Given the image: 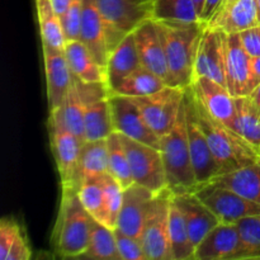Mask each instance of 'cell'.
<instances>
[{
	"instance_id": "cell-1",
	"label": "cell",
	"mask_w": 260,
	"mask_h": 260,
	"mask_svg": "<svg viewBox=\"0 0 260 260\" xmlns=\"http://www.w3.org/2000/svg\"><path fill=\"white\" fill-rule=\"evenodd\" d=\"M156 24L167 57L169 85L187 89L193 81L196 53L206 23L156 22Z\"/></svg>"
},
{
	"instance_id": "cell-2",
	"label": "cell",
	"mask_w": 260,
	"mask_h": 260,
	"mask_svg": "<svg viewBox=\"0 0 260 260\" xmlns=\"http://www.w3.org/2000/svg\"><path fill=\"white\" fill-rule=\"evenodd\" d=\"M61 201L52 233L55 253L61 258H78L85 254L93 220L84 208L78 188H61Z\"/></svg>"
},
{
	"instance_id": "cell-3",
	"label": "cell",
	"mask_w": 260,
	"mask_h": 260,
	"mask_svg": "<svg viewBox=\"0 0 260 260\" xmlns=\"http://www.w3.org/2000/svg\"><path fill=\"white\" fill-rule=\"evenodd\" d=\"M193 104H194L197 121L207 137L211 151L220 167L221 174L248 167L259 159L260 152L255 147L251 146L241 135L234 131L233 128L213 118L194 98V95H193Z\"/></svg>"
},
{
	"instance_id": "cell-4",
	"label": "cell",
	"mask_w": 260,
	"mask_h": 260,
	"mask_svg": "<svg viewBox=\"0 0 260 260\" xmlns=\"http://www.w3.org/2000/svg\"><path fill=\"white\" fill-rule=\"evenodd\" d=\"M160 151L167 173L168 188L174 194L193 192L197 188L198 183L193 170L188 144L184 101L173 128L160 140Z\"/></svg>"
},
{
	"instance_id": "cell-5",
	"label": "cell",
	"mask_w": 260,
	"mask_h": 260,
	"mask_svg": "<svg viewBox=\"0 0 260 260\" xmlns=\"http://www.w3.org/2000/svg\"><path fill=\"white\" fill-rule=\"evenodd\" d=\"M50 142L56 167L60 175L61 188H79L80 185V151L84 141L63 126L57 108L51 109L48 118Z\"/></svg>"
},
{
	"instance_id": "cell-6",
	"label": "cell",
	"mask_w": 260,
	"mask_h": 260,
	"mask_svg": "<svg viewBox=\"0 0 260 260\" xmlns=\"http://www.w3.org/2000/svg\"><path fill=\"white\" fill-rule=\"evenodd\" d=\"M172 197L173 192L167 188L155 194L150 205L141 236L147 260H173L169 236V210Z\"/></svg>"
},
{
	"instance_id": "cell-7",
	"label": "cell",
	"mask_w": 260,
	"mask_h": 260,
	"mask_svg": "<svg viewBox=\"0 0 260 260\" xmlns=\"http://www.w3.org/2000/svg\"><path fill=\"white\" fill-rule=\"evenodd\" d=\"M119 136L127 152L134 182L147 188L155 194L167 189V173L160 149L142 144L121 134Z\"/></svg>"
},
{
	"instance_id": "cell-8",
	"label": "cell",
	"mask_w": 260,
	"mask_h": 260,
	"mask_svg": "<svg viewBox=\"0 0 260 260\" xmlns=\"http://www.w3.org/2000/svg\"><path fill=\"white\" fill-rule=\"evenodd\" d=\"M193 192L215 213L220 222L238 223L243 218L260 213L258 203L216 182L197 185Z\"/></svg>"
},
{
	"instance_id": "cell-9",
	"label": "cell",
	"mask_w": 260,
	"mask_h": 260,
	"mask_svg": "<svg viewBox=\"0 0 260 260\" xmlns=\"http://www.w3.org/2000/svg\"><path fill=\"white\" fill-rule=\"evenodd\" d=\"M185 89L167 85L161 90L144 96H129L139 107L150 128L162 137L174 126L184 101Z\"/></svg>"
},
{
	"instance_id": "cell-10",
	"label": "cell",
	"mask_w": 260,
	"mask_h": 260,
	"mask_svg": "<svg viewBox=\"0 0 260 260\" xmlns=\"http://www.w3.org/2000/svg\"><path fill=\"white\" fill-rule=\"evenodd\" d=\"M255 260L236 223L220 222L196 246L193 260Z\"/></svg>"
},
{
	"instance_id": "cell-11",
	"label": "cell",
	"mask_w": 260,
	"mask_h": 260,
	"mask_svg": "<svg viewBox=\"0 0 260 260\" xmlns=\"http://www.w3.org/2000/svg\"><path fill=\"white\" fill-rule=\"evenodd\" d=\"M184 108L187 117V131L188 144H189L190 157H192L193 170H194L196 179L198 185L210 183L216 177L221 174L220 167L211 151L210 144L207 141L205 132L201 128L197 121L193 104V95L189 86L185 89L184 93Z\"/></svg>"
},
{
	"instance_id": "cell-12",
	"label": "cell",
	"mask_w": 260,
	"mask_h": 260,
	"mask_svg": "<svg viewBox=\"0 0 260 260\" xmlns=\"http://www.w3.org/2000/svg\"><path fill=\"white\" fill-rule=\"evenodd\" d=\"M109 104L112 109L114 132L134 139L142 144L160 149V140L140 112L139 107L129 96L119 94H109Z\"/></svg>"
},
{
	"instance_id": "cell-13",
	"label": "cell",
	"mask_w": 260,
	"mask_h": 260,
	"mask_svg": "<svg viewBox=\"0 0 260 260\" xmlns=\"http://www.w3.org/2000/svg\"><path fill=\"white\" fill-rule=\"evenodd\" d=\"M225 32L208 27L207 24L205 25L196 53L193 79L205 76L228 88L225 73Z\"/></svg>"
},
{
	"instance_id": "cell-14",
	"label": "cell",
	"mask_w": 260,
	"mask_h": 260,
	"mask_svg": "<svg viewBox=\"0 0 260 260\" xmlns=\"http://www.w3.org/2000/svg\"><path fill=\"white\" fill-rule=\"evenodd\" d=\"M194 98L217 121L236 131V104L226 86L212 79L194 78L189 86Z\"/></svg>"
},
{
	"instance_id": "cell-15",
	"label": "cell",
	"mask_w": 260,
	"mask_h": 260,
	"mask_svg": "<svg viewBox=\"0 0 260 260\" xmlns=\"http://www.w3.org/2000/svg\"><path fill=\"white\" fill-rule=\"evenodd\" d=\"M155 193L134 183L123 190V202L117 220V230L141 240L150 205Z\"/></svg>"
},
{
	"instance_id": "cell-16",
	"label": "cell",
	"mask_w": 260,
	"mask_h": 260,
	"mask_svg": "<svg viewBox=\"0 0 260 260\" xmlns=\"http://www.w3.org/2000/svg\"><path fill=\"white\" fill-rule=\"evenodd\" d=\"M250 61L251 57L241 45L239 33H226V85L234 98L250 95Z\"/></svg>"
},
{
	"instance_id": "cell-17",
	"label": "cell",
	"mask_w": 260,
	"mask_h": 260,
	"mask_svg": "<svg viewBox=\"0 0 260 260\" xmlns=\"http://www.w3.org/2000/svg\"><path fill=\"white\" fill-rule=\"evenodd\" d=\"M95 4L107 24L123 35L136 29L146 19L151 18L152 0L136 3L134 0H95Z\"/></svg>"
},
{
	"instance_id": "cell-18",
	"label": "cell",
	"mask_w": 260,
	"mask_h": 260,
	"mask_svg": "<svg viewBox=\"0 0 260 260\" xmlns=\"http://www.w3.org/2000/svg\"><path fill=\"white\" fill-rule=\"evenodd\" d=\"M42 53L43 62H45L48 107L51 111L62 106L69 89L73 84L74 75L69 66L65 51L42 45Z\"/></svg>"
},
{
	"instance_id": "cell-19",
	"label": "cell",
	"mask_w": 260,
	"mask_h": 260,
	"mask_svg": "<svg viewBox=\"0 0 260 260\" xmlns=\"http://www.w3.org/2000/svg\"><path fill=\"white\" fill-rule=\"evenodd\" d=\"M132 33L142 66L164 79L165 83L169 85L167 57L156 22L151 18L146 19L137 25Z\"/></svg>"
},
{
	"instance_id": "cell-20",
	"label": "cell",
	"mask_w": 260,
	"mask_h": 260,
	"mask_svg": "<svg viewBox=\"0 0 260 260\" xmlns=\"http://www.w3.org/2000/svg\"><path fill=\"white\" fill-rule=\"evenodd\" d=\"M109 25L102 17L95 0H83L80 41L88 47L93 57L106 68L109 57L107 32Z\"/></svg>"
},
{
	"instance_id": "cell-21",
	"label": "cell",
	"mask_w": 260,
	"mask_h": 260,
	"mask_svg": "<svg viewBox=\"0 0 260 260\" xmlns=\"http://www.w3.org/2000/svg\"><path fill=\"white\" fill-rule=\"evenodd\" d=\"M173 200L184 216L190 240L194 246L220 223L215 213L194 194V192L173 193Z\"/></svg>"
},
{
	"instance_id": "cell-22",
	"label": "cell",
	"mask_w": 260,
	"mask_h": 260,
	"mask_svg": "<svg viewBox=\"0 0 260 260\" xmlns=\"http://www.w3.org/2000/svg\"><path fill=\"white\" fill-rule=\"evenodd\" d=\"M258 9L254 0H236L218 9L206 24L228 35L241 33L259 24Z\"/></svg>"
},
{
	"instance_id": "cell-23",
	"label": "cell",
	"mask_w": 260,
	"mask_h": 260,
	"mask_svg": "<svg viewBox=\"0 0 260 260\" xmlns=\"http://www.w3.org/2000/svg\"><path fill=\"white\" fill-rule=\"evenodd\" d=\"M142 66L137 52L134 33H128L109 55L106 65L107 85L109 93L114 90L123 79Z\"/></svg>"
},
{
	"instance_id": "cell-24",
	"label": "cell",
	"mask_w": 260,
	"mask_h": 260,
	"mask_svg": "<svg viewBox=\"0 0 260 260\" xmlns=\"http://www.w3.org/2000/svg\"><path fill=\"white\" fill-rule=\"evenodd\" d=\"M63 51L74 78L85 83H107L106 68L93 57L80 40L66 41Z\"/></svg>"
},
{
	"instance_id": "cell-25",
	"label": "cell",
	"mask_w": 260,
	"mask_h": 260,
	"mask_svg": "<svg viewBox=\"0 0 260 260\" xmlns=\"http://www.w3.org/2000/svg\"><path fill=\"white\" fill-rule=\"evenodd\" d=\"M211 182L226 185L260 205V157L248 167L218 175Z\"/></svg>"
},
{
	"instance_id": "cell-26",
	"label": "cell",
	"mask_w": 260,
	"mask_h": 260,
	"mask_svg": "<svg viewBox=\"0 0 260 260\" xmlns=\"http://www.w3.org/2000/svg\"><path fill=\"white\" fill-rule=\"evenodd\" d=\"M113 132V119L108 96L86 104L84 117V141L108 139Z\"/></svg>"
},
{
	"instance_id": "cell-27",
	"label": "cell",
	"mask_w": 260,
	"mask_h": 260,
	"mask_svg": "<svg viewBox=\"0 0 260 260\" xmlns=\"http://www.w3.org/2000/svg\"><path fill=\"white\" fill-rule=\"evenodd\" d=\"M36 10L42 45L56 50H63L66 45V36L62 20L53 9L51 0H36Z\"/></svg>"
},
{
	"instance_id": "cell-28",
	"label": "cell",
	"mask_w": 260,
	"mask_h": 260,
	"mask_svg": "<svg viewBox=\"0 0 260 260\" xmlns=\"http://www.w3.org/2000/svg\"><path fill=\"white\" fill-rule=\"evenodd\" d=\"M169 236L173 260H192L196 246L190 240L185 218L172 197L169 210Z\"/></svg>"
},
{
	"instance_id": "cell-29",
	"label": "cell",
	"mask_w": 260,
	"mask_h": 260,
	"mask_svg": "<svg viewBox=\"0 0 260 260\" xmlns=\"http://www.w3.org/2000/svg\"><path fill=\"white\" fill-rule=\"evenodd\" d=\"M236 132L260 152V111L250 95L236 96Z\"/></svg>"
},
{
	"instance_id": "cell-30",
	"label": "cell",
	"mask_w": 260,
	"mask_h": 260,
	"mask_svg": "<svg viewBox=\"0 0 260 260\" xmlns=\"http://www.w3.org/2000/svg\"><path fill=\"white\" fill-rule=\"evenodd\" d=\"M80 183L88 178L101 177L108 173V145L107 139L84 141L80 151Z\"/></svg>"
},
{
	"instance_id": "cell-31",
	"label": "cell",
	"mask_w": 260,
	"mask_h": 260,
	"mask_svg": "<svg viewBox=\"0 0 260 260\" xmlns=\"http://www.w3.org/2000/svg\"><path fill=\"white\" fill-rule=\"evenodd\" d=\"M151 19L156 22H202L194 0H152Z\"/></svg>"
},
{
	"instance_id": "cell-32",
	"label": "cell",
	"mask_w": 260,
	"mask_h": 260,
	"mask_svg": "<svg viewBox=\"0 0 260 260\" xmlns=\"http://www.w3.org/2000/svg\"><path fill=\"white\" fill-rule=\"evenodd\" d=\"M168 84L149 69L141 66L129 74L111 94H119L126 96H144L161 90Z\"/></svg>"
},
{
	"instance_id": "cell-33",
	"label": "cell",
	"mask_w": 260,
	"mask_h": 260,
	"mask_svg": "<svg viewBox=\"0 0 260 260\" xmlns=\"http://www.w3.org/2000/svg\"><path fill=\"white\" fill-rule=\"evenodd\" d=\"M83 258L98 260H121L117 249L116 234L104 223L93 220L88 248Z\"/></svg>"
},
{
	"instance_id": "cell-34",
	"label": "cell",
	"mask_w": 260,
	"mask_h": 260,
	"mask_svg": "<svg viewBox=\"0 0 260 260\" xmlns=\"http://www.w3.org/2000/svg\"><path fill=\"white\" fill-rule=\"evenodd\" d=\"M63 126L84 141V117H85V104L80 98L75 79L73 80L62 106L57 108Z\"/></svg>"
},
{
	"instance_id": "cell-35",
	"label": "cell",
	"mask_w": 260,
	"mask_h": 260,
	"mask_svg": "<svg viewBox=\"0 0 260 260\" xmlns=\"http://www.w3.org/2000/svg\"><path fill=\"white\" fill-rule=\"evenodd\" d=\"M108 145V173L122 185L123 189L134 184L128 157L118 132H113L107 139Z\"/></svg>"
},
{
	"instance_id": "cell-36",
	"label": "cell",
	"mask_w": 260,
	"mask_h": 260,
	"mask_svg": "<svg viewBox=\"0 0 260 260\" xmlns=\"http://www.w3.org/2000/svg\"><path fill=\"white\" fill-rule=\"evenodd\" d=\"M78 194L84 208L89 215L99 222H106V205H104V189L101 177L88 178L81 180L78 188Z\"/></svg>"
},
{
	"instance_id": "cell-37",
	"label": "cell",
	"mask_w": 260,
	"mask_h": 260,
	"mask_svg": "<svg viewBox=\"0 0 260 260\" xmlns=\"http://www.w3.org/2000/svg\"><path fill=\"white\" fill-rule=\"evenodd\" d=\"M104 189V205H106V222L112 230H116L117 220L123 202V188L109 173L101 175Z\"/></svg>"
},
{
	"instance_id": "cell-38",
	"label": "cell",
	"mask_w": 260,
	"mask_h": 260,
	"mask_svg": "<svg viewBox=\"0 0 260 260\" xmlns=\"http://www.w3.org/2000/svg\"><path fill=\"white\" fill-rule=\"evenodd\" d=\"M81 15H83V0H73L68 10L61 15L66 41L80 40Z\"/></svg>"
},
{
	"instance_id": "cell-39",
	"label": "cell",
	"mask_w": 260,
	"mask_h": 260,
	"mask_svg": "<svg viewBox=\"0 0 260 260\" xmlns=\"http://www.w3.org/2000/svg\"><path fill=\"white\" fill-rule=\"evenodd\" d=\"M114 234L121 260H147L141 240L127 235L117 229L114 230Z\"/></svg>"
},
{
	"instance_id": "cell-40",
	"label": "cell",
	"mask_w": 260,
	"mask_h": 260,
	"mask_svg": "<svg viewBox=\"0 0 260 260\" xmlns=\"http://www.w3.org/2000/svg\"><path fill=\"white\" fill-rule=\"evenodd\" d=\"M236 225L246 245L253 250L255 259H260V213L243 218Z\"/></svg>"
},
{
	"instance_id": "cell-41",
	"label": "cell",
	"mask_w": 260,
	"mask_h": 260,
	"mask_svg": "<svg viewBox=\"0 0 260 260\" xmlns=\"http://www.w3.org/2000/svg\"><path fill=\"white\" fill-rule=\"evenodd\" d=\"M20 225L13 217H4L0 222V259L7 260L15 239L22 233Z\"/></svg>"
},
{
	"instance_id": "cell-42",
	"label": "cell",
	"mask_w": 260,
	"mask_h": 260,
	"mask_svg": "<svg viewBox=\"0 0 260 260\" xmlns=\"http://www.w3.org/2000/svg\"><path fill=\"white\" fill-rule=\"evenodd\" d=\"M243 47L248 52L250 57H259L260 56V23L254 27L245 29L239 33Z\"/></svg>"
},
{
	"instance_id": "cell-43",
	"label": "cell",
	"mask_w": 260,
	"mask_h": 260,
	"mask_svg": "<svg viewBox=\"0 0 260 260\" xmlns=\"http://www.w3.org/2000/svg\"><path fill=\"white\" fill-rule=\"evenodd\" d=\"M30 258H32V250L22 231L10 248L7 260H29Z\"/></svg>"
},
{
	"instance_id": "cell-44",
	"label": "cell",
	"mask_w": 260,
	"mask_h": 260,
	"mask_svg": "<svg viewBox=\"0 0 260 260\" xmlns=\"http://www.w3.org/2000/svg\"><path fill=\"white\" fill-rule=\"evenodd\" d=\"M259 84H260V56L259 57H251V61H250V90H251V93H253V90L259 85Z\"/></svg>"
},
{
	"instance_id": "cell-45",
	"label": "cell",
	"mask_w": 260,
	"mask_h": 260,
	"mask_svg": "<svg viewBox=\"0 0 260 260\" xmlns=\"http://www.w3.org/2000/svg\"><path fill=\"white\" fill-rule=\"evenodd\" d=\"M222 0H206L205 8H203V13L201 15V19L203 23H207L211 18L213 17L217 9L220 8Z\"/></svg>"
},
{
	"instance_id": "cell-46",
	"label": "cell",
	"mask_w": 260,
	"mask_h": 260,
	"mask_svg": "<svg viewBox=\"0 0 260 260\" xmlns=\"http://www.w3.org/2000/svg\"><path fill=\"white\" fill-rule=\"evenodd\" d=\"M71 2H73V0H51V4H52L53 9L56 10V13L61 17V15L68 10L69 5L71 4Z\"/></svg>"
},
{
	"instance_id": "cell-47",
	"label": "cell",
	"mask_w": 260,
	"mask_h": 260,
	"mask_svg": "<svg viewBox=\"0 0 260 260\" xmlns=\"http://www.w3.org/2000/svg\"><path fill=\"white\" fill-rule=\"evenodd\" d=\"M250 96H251V99H253L254 103L256 104V107H258L259 111H260V84L258 86H256L255 89H254L253 93L250 94Z\"/></svg>"
},
{
	"instance_id": "cell-48",
	"label": "cell",
	"mask_w": 260,
	"mask_h": 260,
	"mask_svg": "<svg viewBox=\"0 0 260 260\" xmlns=\"http://www.w3.org/2000/svg\"><path fill=\"white\" fill-rule=\"evenodd\" d=\"M194 3H196V7H197L198 13H200V15H202L203 8H205L206 0H194ZM201 20H202V19H201Z\"/></svg>"
},
{
	"instance_id": "cell-49",
	"label": "cell",
	"mask_w": 260,
	"mask_h": 260,
	"mask_svg": "<svg viewBox=\"0 0 260 260\" xmlns=\"http://www.w3.org/2000/svg\"><path fill=\"white\" fill-rule=\"evenodd\" d=\"M234 2H236V0H222V3H221V5L218 9H221V8H223V7H228V5H230L231 3H234Z\"/></svg>"
},
{
	"instance_id": "cell-50",
	"label": "cell",
	"mask_w": 260,
	"mask_h": 260,
	"mask_svg": "<svg viewBox=\"0 0 260 260\" xmlns=\"http://www.w3.org/2000/svg\"><path fill=\"white\" fill-rule=\"evenodd\" d=\"M256 5V9H258V17H259V22H260V0H254Z\"/></svg>"
},
{
	"instance_id": "cell-51",
	"label": "cell",
	"mask_w": 260,
	"mask_h": 260,
	"mask_svg": "<svg viewBox=\"0 0 260 260\" xmlns=\"http://www.w3.org/2000/svg\"><path fill=\"white\" fill-rule=\"evenodd\" d=\"M136 3H145V2H150V0H134Z\"/></svg>"
}]
</instances>
